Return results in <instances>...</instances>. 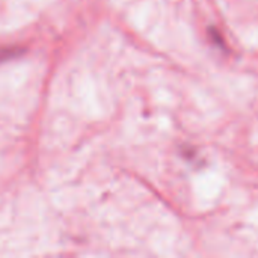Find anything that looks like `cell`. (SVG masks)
I'll return each mask as SVG.
<instances>
[{
    "label": "cell",
    "instance_id": "cell-1",
    "mask_svg": "<svg viewBox=\"0 0 258 258\" xmlns=\"http://www.w3.org/2000/svg\"><path fill=\"white\" fill-rule=\"evenodd\" d=\"M24 51H26V50H24L23 47H3V48H0V63L18 57V56H21Z\"/></svg>",
    "mask_w": 258,
    "mask_h": 258
}]
</instances>
